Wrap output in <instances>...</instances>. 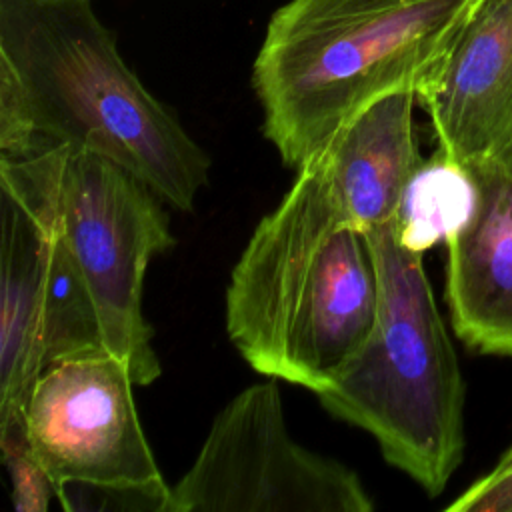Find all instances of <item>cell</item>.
<instances>
[{"mask_svg":"<svg viewBox=\"0 0 512 512\" xmlns=\"http://www.w3.org/2000/svg\"><path fill=\"white\" fill-rule=\"evenodd\" d=\"M102 154L176 210H194L210 158L118 52L92 0H0V156Z\"/></svg>","mask_w":512,"mask_h":512,"instance_id":"obj_1","label":"cell"},{"mask_svg":"<svg viewBox=\"0 0 512 512\" xmlns=\"http://www.w3.org/2000/svg\"><path fill=\"white\" fill-rule=\"evenodd\" d=\"M376 310L370 242L348 222L312 156L232 268L228 336L256 372L318 394L364 344Z\"/></svg>","mask_w":512,"mask_h":512,"instance_id":"obj_2","label":"cell"},{"mask_svg":"<svg viewBox=\"0 0 512 512\" xmlns=\"http://www.w3.org/2000/svg\"><path fill=\"white\" fill-rule=\"evenodd\" d=\"M484 0H288L252 66L262 132L304 166L358 112L416 92Z\"/></svg>","mask_w":512,"mask_h":512,"instance_id":"obj_3","label":"cell"},{"mask_svg":"<svg viewBox=\"0 0 512 512\" xmlns=\"http://www.w3.org/2000/svg\"><path fill=\"white\" fill-rule=\"evenodd\" d=\"M394 220L364 232L378 272L374 328L318 398L434 498L464 456V378L422 254Z\"/></svg>","mask_w":512,"mask_h":512,"instance_id":"obj_4","label":"cell"},{"mask_svg":"<svg viewBox=\"0 0 512 512\" xmlns=\"http://www.w3.org/2000/svg\"><path fill=\"white\" fill-rule=\"evenodd\" d=\"M0 186L48 234L90 306L102 348L136 384H152L162 368L142 312L144 276L176 242L162 198L118 162L68 146L0 156Z\"/></svg>","mask_w":512,"mask_h":512,"instance_id":"obj_5","label":"cell"},{"mask_svg":"<svg viewBox=\"0 0 512 512\" xmlns=\"http://www.w3.org/2000/svg\"><path fill=\"white\" fill-rule=\"evenodd\" d=\"M128 366L98 350L48 364L34 382L24 422L58 486L104 494L102 508L166 512L170 486L140 424Z\"/></svg>","mask_w":512,"mask_h":512,"instance_id":"obj_6","label":"cell"},{"mask_svg":"<svg viewBox=\"0 0 512 512\" xmlns=\"http://www.w3.org/2000/svg\"><path fill=\"white\" fill-rule=\"evenodd\" d=\"M356 470L298 444L276 382L238 392L212 420L166 512H372Z\"/></svg>","mask_w":512,"mask_h":512,"instance_id":"obj_7","label":"cell"},{"mask_svg":"<svg viewBox=\"0 0 512 512\" xmlns=\"http://www.w3.org/2000/svg\"><path fill=\"white\" fill-rule=\"evenodd\" d=\"M438 150L478 168L512 140V0H484L416 94Z\"/></svg>","mask_w":512,"mask_h":512,"instance_id":"obj_8","label":"cell"},{"mask_svg":"<svg viewBox=\"0 0 512 512\" xmlns=\"http://www.w3.org/2000/svg\"><path fill=\"white\" fill-rule=\"evenodd\" d=\"M472 170L480 202L446 242V302L468 348L512 356V174L494 162Z\"/></svg>","mask_w":512,"mask_h":512,"instance_id":"obj_9","label":"cell"},{"mask_svg":"<svg viewBox=\"0 0 512 512\" xmlns=\"http://www.w3.org/2000/svg\"><path fill=\"white\" fill-rule=\"evenodd\" d=\"M416 102L410 90L372 102L314 154L332 198L362 232L396 218L404 188L424 162L414 126Z\"/></svg>","mask_w":512,"mask_h":512,"instance_id":"obj_10","label":"cell"},{"mask_svg":"<svg viewBox=\"0 0 512 512\" xmlns=\"http://www.w3.org/2000/svg\"><path fill=\"white\" fill-rule=\"evenodd\" d=\"M0 276V418H8L48 366L50 250L36 218L6 192Z\"/></svg>","mask_w":512,"mask_h":512,"instance_id":"obj_11","label":"cell"},{"mask_svg":"<svg viewBox=\"0 0 512 512\" xmlns=\"http://www.w3.org/2000/svg\"><path fill=\"white\" fill-rule=\"evenodd\" d=\"M478 202L474 170L436 150L404 188L394 220L396 234L406 248L424 254L458 234L474 218Z\"/></svg>","mask_w":512,"mask_h":512,"instance_id":"obj_12","label":"cell"},{"mask_svg":"<svg viewBox=\"0 0 512 512\" xmlns=\"http://www.w3.org/2000/svg\"><path fill=\"white\" fill-rule=\"evenodd\" d=\"M0 448L10 478L14 510L46 512L52 498H58V486L30 442L24 410L0 418Z\"/></svg>","mask_w":512,"mask_h":512,"instance_id":"obj_13","label":"cell"},{"mask_svg":"<svg viewBox=\"0 0 512 512\" xmlns=\"http://www.w3.org/2000/svg\"><path fill=\"white\" fill-rule=\"evenodd\" d=\"M450 512H512V462L496 464L488 474L470 484L454 502Z\"/></svg>","mask_w":512,"mask_h":512,"instance_id":"obj_14","label":"cell"},{"mask_svg":"<svg viewBox=\"0 0 512 512\" xmlns=\"http://www.w3.org/2000/svg\"><path fill=\"white\" fill-rule=\"evenodd\" d=\"M494 164H498L502 170L512 174V140H510V144L506 146V150L500 154V158Z\"/></svg>","mask_w":512,"mask_h":512,"instance_id":"obj_15","label":"cell"},{"mask_svg":"<svg viewBox=\"0 0 512 512\" xmlns=\"http://www.w3.org/2000/svg\"><path fill=\"white\" fill-rule=\"evenodd\" d=\"M498 462H500V464H506V462H512V446H510V448H508V450H506V452H504V454H502V458H500V460H498Z\"/></svg>","mask_w":512,"mask_h":512,"instance_id":"obj_16","label":"cell"}]
</instances>
